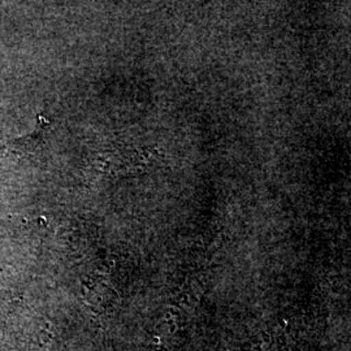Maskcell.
<instances>
[{
    "label": "cell",
    "instance_id": "1",
    "mask_svg": "<svg viewBox=\"0 0 351 351\" xmlns=\"http://www.w3.org/2000/svg\"><path fill=\"white\" fill-rule=\"evenodd\" d=\"M47 128L49 123L46 121V119L38 116L37 126L32 133L26 134L24 137L8 139L3 146H0V149L5 152L16 154L19 156H33L42 147Z\"/></svg>",
    "mask_w": 351,
    "mask_h": 351
}]
</instances>
